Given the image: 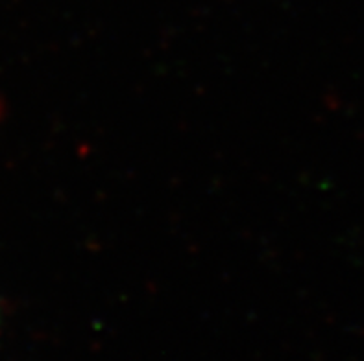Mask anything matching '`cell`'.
Returning <instances> with one entry per match:
<instances>
[]
</instances>
